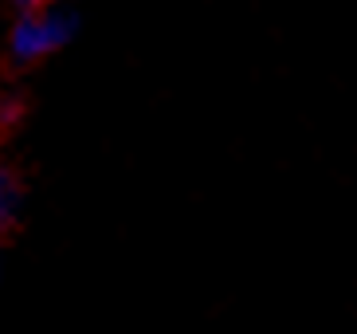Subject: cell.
<instances>
[{"mask_svg":"<svg viewBox=\"0 0 357 334\" xmlns=\"http://www.w3.org/2000/svg\"><path fill=\"white\" fill-rule=\"evenodd\" d=\"M75 36H79V16L63 8L59 0L40 4V8H20L8 31V59L16 67H32V63H43L55 52H63Z\"/></svg>","mask_w":357,"mask_h":334,"instance_id":"6da1fadb","label":"cell"},{"mask_svg":"<svg viewBox=\"0 0 357 334\" xmlns=\"http://www.w3.org/2000/svg\"><path fill=\"white\" fill-rule=\"evenodd\" d=\"M20 209H24V185H20V173L12 166L0 161V236L20 220Z\"/></svg>","mask_w":357,"mask_h":334,"instance_id":"7a4b0ae2","label":"cell"},{"mask_svg":"<svg viewBox=\"0 0 357 334\" xmlns=\"http://www.w3.org/2000/svg\"><path fill=\"white\" fill-rule=\"evenodd\" d=\"M16 8H40V4H55V0H12Z\"/></svg>","mask_w":357,"mask_h":334,"instance_id":"3957f363","label":"cell"}]
</instances>
